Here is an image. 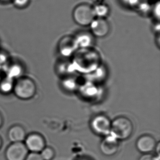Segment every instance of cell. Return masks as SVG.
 <instances>
[{
    "instance_id": "6da1fadb",
    "label": "cell",
    "mask_w": 160,
    "mask_h": 160,
    "mask_svg": "<svg viewBox=\"0 0 160 160\" xmlns=\"http://www.w3.org/2000/svg\"><path fill=\"white\" fill-rule=\"evenodd\" d=\"M73 56L71 65L74 71L91 74L100 66V54L92 48H79Z\"/></svg>"
},
{
    "instance_id": "7a4b0ae2",
    "label": "cell",
    "mask_w": 160,
    "mask_h": 160,
    "mask_svg": "<svg viewBox=\"0 0 160 160\" xmlns=\"http://www.w3.org/2000/svg\"><path fill=\"white\" fill-rule=\"evenodd\" d=\"M134 127L132 121L123 116L117 117L112 121L110 133L118 140H126L132 136Z\"/></svg>"
},
{
    "instance_id": "3957f363",
    "label": "cell",
    "mask_w": 160,
    "mask_h": 160,
    "mask_svg": "<svg viewBox=\"0 0 160 160\" xmlns=\"http://www.w3.org/2000/svg\"><path fill=\"white\" fill-rule=\"evenodd\" d=\"M13 92L20 100H30L36 93L37 86L31 78L21 77L15 80Z\"/></svg>"
},
{
    "instance_id": "277c9868",
    "label": "cell",
    "mask_w": 160,
    "mask_h": 160,
    "mask_svg": "<svg viewBox=\"0 0 160 160\" xmlns=\"http://www.w3.org/2000/svg\"><path fill=\"white\" fill-rule=\"evenodd\" d=\"M74 21L80 26H90L95 19L94 9L88 4L82 3L76 7L73 12Z\"/></svg>"
},
{
    "instance_id": "5b68a950",
    "label": "cell",
    "mask_w": 160,
    "mask_h": 160,
    "mask_svg": "<svg viewBox=\"0 0 160 160\" xmlns=\"http://www.w3.org/2000/svg\"><path fill=\"white\" fill-rule=\"evenodd\" d=\"M112 121L107 116L98 114L93 117L91 120V129L96 134L107 136L110 134Z\"/></svg>"
},
{
    "instance_id": "8992f818",
    "label": "cell",
    "mask_w": 160,
    "mask_h": 160,
    "mask_svg": "<svg viewBox=\"0 0 160 160\" xmlns=\"http://www.w3.org/2000/svg\"><path fill=\"white\" fill-rule=\"evenodd\" d=\"M58 52L65 58L73 56L79 49L75 36H65L58 42Z\"/></svg>"
},
{
    "instance_id": "52a82bcc",
    "label": "cell",
    "mask_w": 160,
    "mask_h": 160,
    "mask_svg": "<svg viewBox=\"0 0 160 160\" xmlns=\"http://www.w3.org/2000/svg\"><path fill=\"white\" fill-rule=\"evenodd\" d=\"M28 154V149L24 142H16L7 148L5 155L7 160H25Z\"/></svg>"
},
{
    "instance_id": "ba28073f",
    "label": "cell",
    "mask_w": 160,
    "mask_h": 160,
    "mask_svg": "<svg viewBox=\"0 0 160 160\" xmlns=\"http://www.w3.org/2000/svg\"><path fill=\"white\" fill-rule=\"evenodd\" d=\"M24 143L31 152L39 153L46 147L45 139L38 133H32L26 136Z\"/></svg>"
},
{
    "instance_id": "9c48e42d",
    "label": "cell",
    "mask_w": 160,
    "mask_h": 160,
    "mask_svg": "<svg viewBox=\"0 0 160 160\" xmlns=\"http://www.w3.org/2000/svg\"><path fill=\"white\" fill-rule=\"evenodd\" d=\"M119 147V140L110 134L105 137L100 143V150L106 156H112L117 154Z\"/></svg>"
},
{
    "instance_id": "30bf717a",
    "label": "cell",
    "mask_w": 160,
    "mask_h": 160,
    "mask_svg": "<svg viewBox=\"0 0 160 160\" xmlns=\"http://www.w3.org/2000/svg\"><path fill=\"white\" fill-rule=\"evenodd\" d=\"M90 26L92 35L95 37H106L110 31V25L105 18H95Z\"/></svg>"
},
{
    "instance_id": "8fae6325",
    "label": "cell",
    "mask_w": 160,
    "mask_h": 160,
    "mask_svg": "<svg viewBox=\"0 0 160 160\" xmlns=\"http://www.w3.org/2000/svg\"><path fill=\"white\" fill-rule=\"evenodd\" d=\"M156 141L149 134H144L140 137L136 142V147L143 154H149L156 148Z\"/></svg>"
},
{
    "instance_id": "7c38bea8",
    "label": "cell",
    "mask_w": 160,
    "mask_h": 160,
    "mask_svg": "<svg viewBox=\"0 0 160 160\" xmlns=\"http://www.w3.org/2000/svg\"><path fill=\"white\" fill-rule=\"evenodd\" d=\"M26 136L25 128L19 125L12 126L8 132V137L12 143L23 142Z\"/></svg>"
},
{
    "instance_id": "4fadbf2b",
    "label": "cell",
    "mask_w": 160,
    "mask_h": 160,
    "mask_svg": "<svg viewBox=\"0 0 160 160\" xmlns=\"http://www.w3.org/2000/svg\"><path fill=\"white\" fill-rule=\"evenodd\" d=\"M75 37L79 48H92L94 39L91 33L82 32L79 33Z\"/></svg>"
},
{
    "instance_id": "5bb4252c",
    "label": "cell",
    "mask_w": 160,
    "mask_h": 160,
    "mask_svg": "<svg viewBox=\"0 0 160 160\" xmlns=\"http://www.w3.org/2000/svg\"><path fill=\"white\" fill-rule=\"evenodd\" d=\"M15 80L6 77L0 80V93L8 95L13 91Z\"/></svg>"
},
{
    "instance_id": "9a60e30c",
    "label": "cell",
    "mask_w": 160,
    "mask_h": 160,
    "mask_svg": "<svg viewBox=\"0 0 160 160\" xmlns=\"http://www.w3.org/2000/svg\"><path fill=\"white\" fill-rule=\"evenodd\" d=\"M22 68L20 67V66L19 64L14 63L11 65V66L8 67V70L7 71V76L6 77L15 80L17 77H18L19 75L22 74Z\"/></svg>"
},
{
    "instance_id": "2e32d148",
    "label": "cell",
    "mask_w": 160,
    "mask_h": 160,
    "mask_svg": "<svg viewBox=\"0 0 160 160\" xmlns=\"http://www.w3.org/2000/svg\"><path fill=\"white\" fill-rule=\"evenodd\" d=\"M94 9L96 17L101 18H104L109 14V8L104 5H98Z\"/></svg>"
},
{
    "instance_id": "e0dca14e",
    "label": "cell",
    "mask_w": 160,
    "mask_h": 160,
    "mask_svg": "<svg viewBox=\"0 0 160 160\" xmlns=\"http://www.w3.org/2000/svg\"><path fill=\"white\" fill-rule=\"evenodd\" d=\"M41 156L43 160H52L55 156V151L52 148L47 147L42 150Z\"/></svg>"
},
{
    "instance_id": "ac0fdd59",
    "label": "cell",
    "mask_w": 160,
    "mask_h": 160,
    "mask_svg": "<svg viewBox=\"0 0 160 160\" xmlns=\"http://www.w3.org/2000/svg\"><path fill=\"white\" fill-rule=\"evenodd\" d=\"M13 5L18 9L25 8L28 6L30 0H12Z\"/></svg>"
},
{
    "instance_id": "d6986e66",
    "label": "cell",
    "mask_w": 160,
    "mask_h": 160,
    "mask_svg": "<svg viewBox=\"0 0 160 160\" xmlns=\"http://www.w3.org/2000/svg\"><path fill=\"white\" fill-rule=\"evenodd\" d=\"M25 160H43V159L42 158L41 156L39 153L30 152L28 153Z\"/></svg>"
},
{
    "instance_id": "ffe728a7",
    "label": "cell",
    "mask_w": 160,
    "mask_h": 160,
    "mask_svg": "<svg viewBox=\"0 0 160 160\" xmlns=\"http://www.w3.org/2000/svg\"><path fill=\"white\" fill-rule=\"evenodd\" d=\"M160 155L154 156L152 154H144L139 158V160H160Z\"/></svg>"
},
{
    "instance_id": "44dd1931",
    "label": "cell",
    "mask_w": 160,
    "mask_h": 160,
    "mask_svg": "<svg viewBox=\"0 0 160 160\" xmlns=\"http://www.w3.org/2000/svg\"><path fill=\"white\" fill-rule=\"evenodd\" d=\"M154 10V14L156 15V17L158 19H159L160 17V4L158 2V3L156 5V7L155 8Z\"/></svg>"
},
{
    "instance_id": "7402d4cb",
    "label": "cell",
    "mask_w": 160,
    "mask_h": 160,
    "mask_svg": "<svg viewBox=\"0 0 160 160\" xmlns=\"http://www.w3.org/2000/svg\"><path fill=\"white\" fill-rule=\"evenodd\" d=\"M156 151L157 152V154L158 155H160V142H158L156 144Z\"/></svg>"
},
{
    "instance_id": "603a6c76",
    "label": "cell",
    "mask_w": 160,
    "mask_h": 160,
    "mask_svg": "<svg viewBox=\"0 0 160 160\" xmlns=\"http://www.w3.org/2000/svg\"><path fill=\"white\" fill-rule=\"evenodd\" d=\"M3 123V119L2 114L0 112V128H1Z\"/></svg>"
},
{
    "instance_id": "cb8c5ba5",
    "label": "cell",
    "mask_w": 160,
    "mask_h": 160,
    "mask_svg": "<svg viewBox=\"0 0 160 160\" xmlns=\"http://www.w3.org/2000/svg\"><path fill=\"white\" fill-rule=\"evenodd\" d=\"M0 1L2 2H8L12 1V0H0Z\"/></svg>"
},
{
    "instance_id": "d4e9b609",
    "label": "cell",
    "mask_w": 160,
    "mask_h": 160,
    "mask_svg": "<svg viewBox=\"0 0 160 160\" xmlns=\"http://www.w3.org/2000/svg\"><path fill=\"white\" fill-rule=\"evenodd\" d=\"M2 139L1 138V137H0V148H1V146H2Z\"/></svg>"
},
{
    "instance_id": "484cf974",
    "label": "cell",
    "mask_w": 160,
    "mask_h": 160,
    "mask_svg": "<svg viewBox=\"0 0 160 160\" xmlns=\"http://www.w3.org/2000/svg\"></svg>"
}]
</instances>
